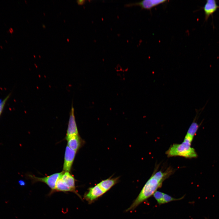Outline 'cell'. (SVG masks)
Here are the masks:
<instances>
[{
  "instance_id": "obj_15",
  "label": "cell",
  "mask_w": 219,
  "mask_h": 219,
  "mask_svg": "<svg viewBox=\"0 0 219 219\" xmlns=\"http://www.w3.org/2000/svg\"><path fill=\"white\" fill-rule=\"evenodd\" d=\"M9 95L3 100L0 101V116L3 110L6 102L9 97Z\"/></svg>"
},
{
  "instance_id": "obj_4",
  "label": "cell",
  "mask_w": 219,
  "mask_h": 219,
  "mask_svg": "<svg viewBox=\"0 0 219 219\" xmlns=\"http://www.w3.org/2000/svg\"><path fill=\"white\" fill-rule=\"evenodd\" d=\"M106 193L98 184L95 186L90 187L88 191L84 195V198L90 204L92 203Z\"/></svg>"
},
{
  "instance_id": "obj_8",
  "label": "cell",
  "mask_w": 219,
  "mask_h": 219,
  "mask_svg": "<svg viewBox=\"0 0 219 219\" xmlns=\"http://www.w3.org/2000/svg\"><path fill=\"white\" fill-rule=\"evenodd\" d=\"M219 8L215 0H207L203 7L205 14V21H207L209 17L212 15Z\"/></svg>"
},
{
  "instance_id": "obj_3",
  "label": "cell",
  "mask_w": 219,
  "mask_h": 219,
  "mask_svg": "<svg viewBox=\"0 0 219 219\" xmlns=\"http://www.w3.org/2000/svg\"><path fill=\"white\" fill-rule=\"evenodd\" d=\"M64 171L53 174L44 177H38L33 175H29V177L33 183L40 182L46 183L51 189L50 194L53 193L56 182Z\"/></svg>"
},
{
  "instance_id": "obj_18",
  "label": "cell",
  "mask_w": 219,
  "mask_h": 219,
  "mask_svg": "<svg viewBox=\"0 0 219 219\" xmlns=\"http://www.w3.org/2000/svg\"><path fill=\"white\" fill-rule=\"evenodd\" d=\"M0 47L1 48V49H3V47H2V46H1V45H0Z\"/></svg>"
},
{
  "instance_id": "obj_16",
  "label": "cell",
  "mask_w": 219,
  "mask_h": 219,
  "mask_svg": "<svg viewBox=\"0 0 219 219\" xmlns=\"http://www.w3.org/2000/svg\"><path fill=\"white\" fill-rule=\"evenodd\" d=\"M78 4L79 5H82L84 4L85 2V0H78L77 1Z\"/></svg>"
},
{
  "instance_id": "obj_13",
  "label": "cell",
  "mask_w": 219,
  "mask_h": 219,
  "mask_svg": "<svg viewBox=\"0 0 219 219\" xmlns=\"http://www.w3.org/2000/svg\"><path fill=\"white\" fill-rule=\"evenodd\" d=\"M184 196L185 195L180 198H175L172 197L168 194L164 193L163 197V204L167 203L172 201L181 200L184 198Z\"/></svg>"
},
{
  "instance_id": "obj_7",
  "label": "cell",
  "mask_w": 219,
  "mask_h": 219,
  "mask_svg": "<svg viewBox=\"0 0 219 219\" xmlns=\"http://www.w3.org/2000/svg\"><path fill=\"white\" fill-rule=\"evenodd\" d=\"M76 151L72 150L68 145L67 146L65 149L63 164L64 171L69 172H70Z\"/></svg>"
},
{
  "instance_id": "obj_14",
  "label": "cell",
  "mask_w": 219,
  "mask_h": 219,
  "mask_svg": "<svg viewBox=\"0 0 219 219\" xmlns=\"http://www.w3.org/2000/svg\"><path fill=\"white\" fill-rule=\"evenodd\" d=\"M164 193L161 192L157 191L153 195L158 203L159 205L163 204V197Z\"/></svg>"
},
{
  "instance_id": "obj_19",
  "label": "cell",
  "mask_w": 219,
  "mask_h": 219,
  "mask_svg": "<svg viewBox=\"0 0 219 219\" xmlns=\"http://www.w3.org/2000/svg\"><path fill=\"white\" fill-rule=\"evenodd\" d=\"M5 41L6 43H8V41L6 40H5Z\"/></svg>"
},
{
  "instance_id": "obj_11",
  "label": "cell",
  "mask_w": 219,
  "mask_h": 219,
  "mask_svg": "<svg viewBox=\"0 0 219 219\" xmlns=\"http://www.w3.org/2000/svg\"><path fill=\"white\" fill-rule=\"evenodd\" d=\"M67 140V145L73 150L77 151L80 147L81 141L78 134L73 135Z\"/></svg>"
},
{
  "instance_id": "obj_1",
  "label": "cell",
  "mask_w": 219,
  "mask_h": 219,
  "mask_svg": "<svg viewBox=\"0 0 219 219\" xmlns=\"http://www.w3.org/2000/svg\"><path fill=\"white\" fill-rule=\"evenodd\" d=\"M173 172L172 169L169 167L164 171L160 170L153 173L136 198L126 211L133 210L141 203L152 196L158 189L161 187L164 181Z\"/></svg>"
},
{
  "instance_id": "obj_12",
  "label": "cell",
  "mask_w": 219,
  "mask_h": 219,
  "mask_svg": "<svg viewBox=\"0 0 219 219\" xmlns=\"http://www.w3.org/2000/svg\"><path fill=\"white\" fill-rule=\"evenodd\" d=\"M60 191L71 192L74 193L72 189L67 185L61 179L60 177L56 182L54 193Z\"/></svg>"
},
{
  "instance_id": "obj_6",
  "label": "cell",
  "mask_w": 219,
  "mask_h": 219,
  "mask_svg": "<svg viewBox=\"0 0 219 219\" xmlns=\"http://www.w3.org/2000/svg\"><path fill=\"white\" fill-rule=\"evenodd\" d=\"M78 130L75 116L74 109L72 105L70 113L66 139L67 140L70 137L78 135Z\"/></svg>"
},
{
  "instance_id": "obj_17",
  "label": "cell",
  "mask_w": 219,
  "mask_h": 219,
  "mask_svg": "<svg viewBox=\"0 0 219 219\" xmlns=\"http://www.w3.org/2000/svg\"><path fill=\"white\" fill-rule=\"evenodd\" d=\"M9 33L11 34H12L14 32V30L12 27H10L9 29Z\"/></svg>"
},
{
  "instance_id": "obj_9",
  "label": "cell",
  "mask_w": 219,
  "mask_h": 219,
  "mask_svg": "<svg viewBox=\"0 0 219 219\" xmlns=\"http://www.w3.org/2000/svg\"><path fill=\"white\" fill-rule=\"evenodd\" d=\"M61 179L71 189L74 193L78 196L81 199V196L78 193L76 189L75 180L74 176L69 172L64 171L60 177Z\"/></svg>"
},
{
  "instance_id": "obj_2",
  "label": "cell",
  "mask_w": 219,
  "mask_h": 219,
  "mask_svg": "<svg viewBox=\"0 0 219 219\" xmlns=\"http://www.w3.org/2000/svg\"><path fill=\"white\" fill-rule=\"evenodd\" d=\"M191 142L183 140L181 144H174L166 151L168 157L179 156L186 158L197 157V155L194 148L191 147Z\"/></svg>"
},
{
  "instance_id": "obj_5",
  "label": "cell",
  "mask_w": 219,
  "mask_h": 219,
  "mask_svg": "<svg viewBox=\"0 0 219 219\" xmlns=\"http://www.w3.org/2000/svg\"><path fill=\"white\" fill-rule=\"evenodd\" d=\"M166 0H144L138 2L130 3L125 5L126 7L139 6L142 9L151 10L152 8L159 4L165 3Z\"/></svg>"
},
{
  "instance_id": "obj_10",
  "label": "cell",
  "mask_w": 219,
  "mask_h": 219,
  "mask_svg": "<svg viewBox=\"0 0 219 219\" xmlns=\"http://www.w3.org/2000/svg\"><path fill=\"white\" fill-rule=\"evenodd\" d=\"M118 179V178H109L102 181L98 184L106 193L117 183Z\"/></svg>"
}]
</instances>
